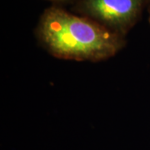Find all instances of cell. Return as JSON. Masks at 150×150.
Instances as JSON below:
<instances>
[{
	"label": "cell",
	"instance_id": "cell-3",
	"mask_svg": "<svg viewBox=\"0 0 150 150\" xmlns=\"http://www.w3.org/2000/svg\"><path fill=\"white\" fill-rule=\"evenodd\" d=\"M49 2H52L54 3V5H58L60 6V4H67V3H70V2H73L74 3L76 0H47Z\"/></svg>",
	"mask_w": 150,
	"mask_h": 150
},
{
	"label": "cell",
	"instance_id": "cell-1",
	"mask_svg": "<svg viewBox=\"0 0 150 150\" xmlns=\"http://www.w3.org/2000/svg\"><path fill=\"white\" fill-rule=\"evenodd\" d=\"M35 34L48 54L74 61L106 60L120 52L126 43L124 37L58 5L43 11Z\"/></svg>",
	"mask_w": 150,
	"mask_h": 150
},
{
	"label": "cell",
	"instance_id": "cell-2",
	"mask_svg": "<svg viewBox=\"0 0 150 150\" xmlns=\"http://www.w3.org/2000/svg\"><path fill=\"white\" fill-rule=\"evenodd\" d=\"M149 0H76L75 13L87 17L122 37L134 27Z\"/></svg>",
	"mask_w": 150,
	"mask_h": 150
},
{
	"label": "cell",
	"instance_id": "cell-4",
	"mask_svg": "<svg viewBox=\"0 0 150 150\" xmlns=\"http://www.w3.org/2000/svg\"><path fill=\"white\" fill-rule=\"evenodd\" d=\"M149 22H150V0H149Z\"/></svg>",
	"mask_w": 150,
	"mask_h": 150
}]
</instances>
